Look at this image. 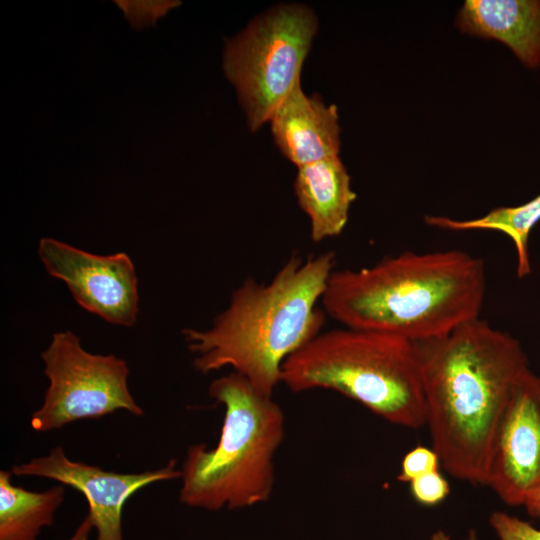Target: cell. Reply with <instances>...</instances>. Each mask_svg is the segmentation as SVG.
Here are the masks:
<instances>
[{"label":"cell","instance_id":"6da1fadb","mask_svg":"<svg viewBox=\"0 0 540 540\" xmlns=\"http://www.w3.org/2000/svg\"><path fill=\"white\" fill-rule=\"evenodd\" d=\"M415 344L431 447L451 476L486 486L496 430L529 369L527 356L517 339L480 317Z\"/></svg>","mask_w":540,"mask_h":540},{"label":"cell","instance_id":"7a4b0ae2","mask_svg":"<svg viewBox=\"0 0 540 540\" xmlns=\"http://www.w3.org/2000/svg\"><path fill=\"white\" fill-rule=\"evenodd\" d=\"M485 290L483 261L465 251H406L370 267L334 269L321 304L344 327L416 343L480 317Z\"/></svg>","mask_w":540,"mask_h":540},{"label":"cell","instance_id":"3957f363","mask_svg":"<svg viewBox=\"0 0 540 540\" xmlns=\"http://www.w3.org/2000/svg\"><path fill=\"white\" fill-rule=\"evenodd\" d=\"M335 269L331 251L303 260L292 255L267 283L246 279L207 330L182 331L195 354L194 368L207 374L225 367L272 397L284 361L321 332V301Z\"/></svg>","mask_w":540,"mask_h":540},{"label":"cell","instance_id":"277c9868","mask_svg":"<svg viewBox=\"0 0 540 540\" xmlns=\"http://www.w3.org/2000/svg\"><path fill=\"white\" fill-rule=\"evenodd\" d=\"M208 391L225 410L220 437L211 449L205 444L188 447L180 502L216 511L268 501L275 482L274 458L285 435L283 410L233 371L214 379Z\"/></svg>","mask_w":540,"mask_h":540},{"label":"cell","instance_id":"5b68a950","mask_svg":"<svg viewBox=\"0 0 540 540\" xmlns=\"http://www.w3.org/2000/svg\"><path fill=\"white\" fill-rule=\"evenodd\" d=\"M281 382L293 392L336 391L392 424L426 425L416 344L397 335L348 327L320 332L284 361Z\"/></svg>","mask_w":540,"mask_h":540},{"label":"cell","instance_id":"8992f818","mask_svg":"<svg viewBox=\"0 0 540 540\" xmlns=\"http://www.w3.org/2000/svg\"><path fill=\"white\" fill-rule=\"evenodd\" d=\"M318 30L304 4H279L226 39L223 69L234 85L252 132L268 122L299 84L303 63Z\"/></svg>","mask_w":540,"mask_h":540},{"label":"cell","instance_id":"52a82bcc","mask_svg":"<svg viewBox=\"0 0 540 540\" xmlns=\"http://www.w3.org/2000/svg\"><path fill=\"white\" fill-rule=\"evenodd\" d=\"M41 357L49 386L42 405L31 416L34 430L48 432L117 410L143 415L128 388L125 360L86 351L71 331L53 334Z\"/></svg>","mask_w":540,"mask_h":540},{"label":"cell","instance_id":"ba28073f","mask_svg":"<svg viewBox=\"0 0 540 540\" xmlns=\"http://www.w3.org/2000/svg\"><path fill=\"white\" fill-rule=\"evenodd\" d=\"M38 255L48 274L62 280L83 309L114 325H134L137 276L126 253L97 255L45 237Z\"/></svg>","mask_w":540,"mask_h":540},{"label":"cell","instance_id":"9c48e42d","mask_svg":"<svg viewBox=\"0 0 540 540\" xmlns=\"http://www.w3.org/2000/svg\"><path fill=\"white\" fill-rule=\"evenodd\" d=\"M540 485V376L516 381L498 424L486 486L508 506H524Z\"/></svg>","mask_w":540,"mask_h":540},{"label":"cell","instance_id":"30bf717a","mask_svg":"<svg viewBox=\"0 0 540 540\" xmlns=\"http://www.w3.org/2000/svg\"><path fill=\"white\" fill-rule=\"evenodd\" d=\"M11 471L16 476L50 479L80 491L88 503L87 515L96 530L95 540H124L122 511L126 501L150 484L182 476L174 459L156 470L118 473L73 461L61 446L51 449L45 456L16 464Z\"/></svg>","mask_w":540,"mask_h":540},{"label":"cell","instance_id":"8fae6325","mask_svg":"<svg viewBox=\"0 0 540 540\" xmlns=\"http://www.w3.org/2000/svg\"><path fill=\"white\" fill-rule=\"evenodd\" d=\"M281 153L297 167L339 156L341 128L335 105L307 96L299 83L270 118Z\"/></svg>","mask_w":540,"mask_h":540},{"label":"cell","instance_id":"7c38bea8","mask_svg":"<svg viewBox=\"0 0 540 540\" xmlns=\"http://www.w3.org/2000/svg\"><path fill=\"white\" fill-rule=\"evenodd\" d=\"M456 25L466 34L502 42L528 68L540 65V0H467Z\"/></svg>","mask_w":540,"mask_h":540},{"label":"cell","instance_id":"4fadbf2b","mask_svg":"<svg viewBox=\"0 0 540 540\" xmlns=\"http://www.w3.org/2000/svg\"><path fill=\"white\" fill-rule=\"evenodd\" d=\"M294 192L299 207L309 217L314 242L344 230L356 193L339 156L298 167Z\"/></svg>","mask_w":540,"mask_h":540},{"label":"cell","instance_id":"5bb4252c","mask_svg":"<svg viewBox=\"0 0 540 540\" xmlns=\"http://www.w3.org/2000/svg\"><path fill=\"white\" fill-rule=\"evenodd\" d=\"M12 471H0V540H37L54 521L63 502L62 485L33 492L11 482Z\"/></svg>","mask_w":540,"mask_h":540},{"label":"cell","instance_id":"9a60e30c","mask_svg":"<svg viewBox=\"0 0 540 540\" xmlns=\"http://www.w3.org/2000/svg\"><path fill=\"white\" fill-rule=\"evenodd\" d=\"M540 221V193L519 206L498 207L472 220H452L441 216H427L425 222L449 230H496L507 235L517 254V276L523 278L531 271L528 253L529 236Z\"/></svg>","mask_w":540,"mask_h":540},{"label":"cell","instance_id":"2e32d148","mask_svg":"<svg viewBox=\"0 0 540 540\" xmlns=\"http://www.w3.org/2000/svg\"><path fill=\"white\" fill-rule=\"evenodd\" d=\"M414 500L423 506H435L450 493V484L439 470L422 475L409 483Z\"/></svg>","mask_w":540,"mask_h":540},{"label":"cell","instance_id":"e0dca14e","mask_svg":"<svg viewBox=\"0 0 540 540\" xmlns=\"http://www.w3.org/2000/svg\"><path fill=\"white\" fill-rule=\"evenodd\" d=\"M440 465L439 456L432 447L417 446L403 457L397 479L410 483L422 475L439 470Z\"/></svg>","mask_w":540,"mask_h":540},{"label":"cell","instance_id":"ac0fdd59","mask_svg":"<svg viewBox=\"0 0 540 540\" xmlns=\"http://www.w3.org/2000/svg\"><path fill=\"white\" fill-rule=\"evenodd\" d=\"M489 523L499 540H540L539 529L505 512L494 511Z\"/></svg>","mask_w":540,"mask_h":540},{"label":"cell","instance_id":"d6986e66","mask_svg":"<svg viewBox=\"0 0 540 540\" xmlns=\"http://www.w3.org/2000/svg\"><path fill=\"white\" fill-rule=\"evenodd\" d=\"M131 25L140 29L144 25L154 24L156 19L173 7L181 4L179 1H117Z\"/></svg>","mask_w":540,"mask_h":540},{"label":"cell","instance_id":"ffe728a7","mask_svg":"<svg viewBox=\"0 0 540 540\" xmlns=\"http://www.w3.org/2000/svg\"><path fill=\"white\" fill-rule=\"evenodd\" d=\"M524 507L529 516L540 520V485L527 498Z\"/></svg>","mask_w":540,"mask_h":540},{"label":"cell","instance_id":"44dd1931","mask_svg":"<svg viewBox=\"0 0 540 540\" xmlns=\"http://www.w3.org/2000/svg\"><path fill=\"white\" fill-rule=\"evenodd\" d=\"M93 529V525L89 516L87 515L76 528L71 537L65 540H89L90 533Z\"/></svg>","mask_w":540,"mask_h":540},{"label":"cell","instance_id":"7402d4cb","mask_svg":"<svg viewBox=\"0 0 540 540\" xmlns=\"http://www.w3.org/2000/svg\"><path fill=\"white\" fill-rule=\"evenodd\" d=\"M465 540H478L476 531L474 529H470Z\"/></svg>","mask_w":540,"mask_h":540}]
</instances>
